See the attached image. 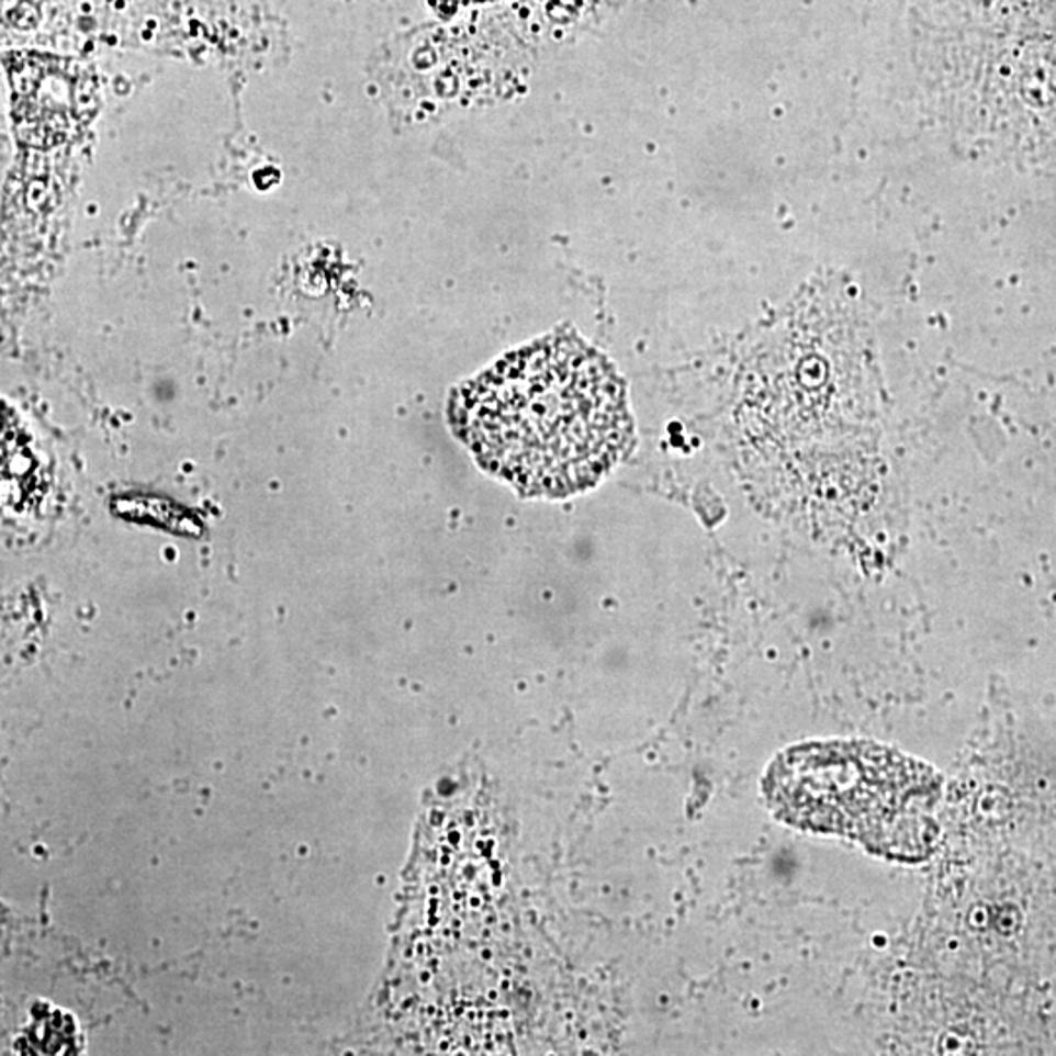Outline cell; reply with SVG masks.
I'll return each instance as SVG.
<instances>
[{
    "label": "cell",
    "instance_id": "obj_2",
    "mask_svg": "<svg viewBox=\"0 0 1056 1056\" xmlns=\"http://www.w3.org/2000/svg\"><path fill=\"white\" fill-rule=\"evenodd\" d=\"M763 797L785 824L840 835L883 860L920 863L940 840V775L883 743L788 748L765 773Z\"/></svg>",
    "mask_w": 1056,
    "mask_h": 1056
},
{
    "label": "cell",
    "instance_id": "obj_1",
    "mask_svg": "<svg viewBox=\"0 0 1056 1056\" xmlns=\"http://www.w3.org/2000/svg\"><path fill=\"white\" fill-rule=\"evenodd\" d=\"M450 417L487 470L547 497L599 482L632 437L615 370L573 337L509 355L454 395Z\"/></svg>",
    "mask_w": 1056,
    "mask_h": 1056
},
{
    "label": "cell",
    "instance_id": "obj_3",
    "mask_svg": "<svg viewBox=\"0 0 1056 1056\" xmlns=\"http://www.w3.org/2000/svg\"><path fill=\"white\" fill-rule=\"evenodd\" d=\"M432 7L439 10L440 14H454L460 7H468V4H474V2H480V0H430Z\"/></svg>",
    "mask_w": 1056,
    "mask_h": 1056
}]
</instances>
